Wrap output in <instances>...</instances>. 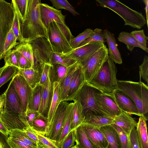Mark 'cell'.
I'll list each match as a JSON object with an SVG mask.
<instances>
[{"mask_svg": "<svg viewBox=\"0 0 148 148\" xmlns=\"http://www.w3.org/2000/svg\"><path fill=\"white\" fill-rule=\"evenodd\" d=\"M40 9L42 21L47 28L49 25L53 21L64 26H67L65 22L66 15L62 14L61 10L41 3L40 4Z\"/></svg>", "mask_w": 148, "mask_h": 148, "instance_id": "2e32d148", "label": "cell"}, {"mask_svg": "<svg viewBox=\"0 0 148 148\" xmlns=\"http://www.w3.org/2000/svg\"><path fill=\"white\" fill-rule=\"evenodd\" d=\"M11 4L17 11L20 22H23L26 15L27 0H12Z\"/></svg>", "mask_w": 148, "mask_h": 148, "instance_id": "8d00e7d4", "label": "cell"}, {"mask_svg": "<svg viewBox=\"0 0 148 148\" xmlns=\"http://www.w3.org/2000/svg\"><path fill=\"white\" fill-rule=\"evenodd\" d=\"M103 32L105 37L106 41L108 47L109 57L116 64H122L123 62L121 55L117 47L118 45L114 34L107 29L104 30Z\"/></svg>", "mask_w": 148, "mask_h": 148, "instance_id": "7402d4cb", "label": "cell"}, {"mask_svg": "<svg viewBox=\"0 0 148 148\" xmlns=\"http://www.w3.org/2000/svg\"><path fill=\"white\" fill-rule=\"evenodd\" d=\"M31 127L34 131L45 136L49 129L47 118L39 114L33 121Z\"/></svg>", "mask_w": 148, "mask_h": 148, "instance_id": "1f68e13d", "label": "cell"}, {"mask_svg": "<svg viewBox=\"0 0 148 148\" xmlns=\"http://www.w3.org/2000/svg\"><path fill=\"white\" fill-rule=\"evenodd\" d=\"M28 123L31 127L33 121L39 114L38 111L27 109L25 112Z\"/></svg>", "mask_w": 148, "mask_h": 148, "instance_id": "6f0895ef", "label": "cell"}, {"mask_svg": "<svg viewBox=\"0 0 148 148\" xmlns=\"http://www.w3.org/2000/svg\"><path fill=\"white\" fill-rule=\"evenodd\" d=\"M93 31L94 32V34L84 40L78 47L83 46L89 43L95 42H101L105 44L106 42V38L102 32V29L96 28L94 29Z\"/></svg>", "mask_w": 148, "mask_h": 148, "instance_id": "7bdbcfd3", "label": "cell"}, {"mask_svg": "<svg viewBox=\"0 0 148 148\" xmlns=\"http://www.w3.org/2000/svg\"><path fill=\"white\" fill-rule=\"evenodd\" d=\"M94 33L93 30L91 29L88 28L86 29L83 32L79 34L71 40L70 45L71 47L73 49L78 47L83 42Z\"/></svg>", "mask_w": 148, "mask_h": 148, "instance_id": "ab89813d", "label": "cell"}, {"mask_svg": "<svg viewBox=\"0 0 148 148\" xmlns=\"http://www.w3.org/2000/svg\"><path fill=\"white\" fill-rule=\"evenodd\" d=\"M41 64L42 72L39 84L43 86L46 80L52 65L47 63H42Z\"/></svg>", "mask_w": 148, "mask_h": 148, "instance_id": "11a10c76", "label": "cell"}, {"mask_svg": "<svg viewBox=\"0 0 148 148\" xmlns=\"http://www.w3.org/2000/svg\"><path fill=\"white\" fill-rule=\"evenodd\" d=\"M113 120V118L107 116L89 114L84 116V121L82 124H88L100 128L101 127L112 124Z\"/></svg>", "mask_w": 148, "mask_h": 148, "instance_id": "d4e9b609", "label": "cell"}, {"mask_svg": "<svg viewBox=\"0 0 148 148\" xmlns=\"http://www.w3.org/2000/svg\"><path fill=\"white\" fill-rule=\"evenodd\" d=\"M9 132L29 145L35 147H39L38 144L32 140L24 131L15 129L10 130Z\"/></svg>", "mask_w": 148, "mask_h": 148, "instance_id": "bcb514c9", "label": "cell"}, {"mask_svg": "<svg viewBox=\"0 0 148 148\" xmlns=\"http://www.w3.org/2000/svg\"><path fill=\"white\" fill-rule=\"evenodd\" d=\"M86 82L82 67L80 64L75 71L72 78L65 101L67 102L73 100Z\"/></svg>", "mask_w": 148, "mask_h": 148, "instance_id": "d6986e66", "label": "cell"}, {"mask_svg": "<svg viewBox=\"0 0 148 148\" xmlns=\"http://www.w3.org/2000/svg\"><path fill=\"white\" fill-rule=\"evenodd\" d=\"M5 92L0 95V113L2 112L3 110L5 103Z\"/></svg>", "mask_w": 148, "mask_h": 148, "instance_id": "94428289", "label": "cell"}, {"mask_svg": "<svg viewBox=\"0 0 148 148\" xmlns=\"http://www.w3.org/2000/svg\"><path fill=\"white\" fill-rule=\"evenodd\" d=\"M24 132L32 140L38 144V139L37 136L35 132L30 126L28 127Z\"/></svg>", "mask_w": 148, "mask_h": 148, "instance_id": "680465c9", "label": "cell"}, {"mask_svg": "<svg viewBox=\"0 0 148 148\" xmlns=\"http://www.w3.org/2000/svg\"><path fill=\"white\" fill-rule=\"evenodd\" d=\"M73 102L70 103L69 109L54 143L59 147L66 136L69 133L72 116Z\"/></svg>", "mask_w": 148, "mask_h": 148, "instance_id": "f1b7e54d", "label": "cell"}, {"mask_svg": "<svg viewBox=\"0 0 148 148\" xmlns=\"http://www.w3.org/2000/svg\"><path fill=\"white\" fill-rule=\"evenodd\" d=\"M40 0H27V12L24 21L20 22L21 34L23 42L30 43L40 38L49 40L47 29L41 20Z\"/></svg>", "mask_w": 148, "mask_h": 148, "instance_id": "6da1fadb", "label": "cell"}, {"mask_svg": "<svg viewBox=\"0 0 148 148\" xmlns=\"http://www.w3.org/2000/svg\"><path fill=\"white\" fill-rule=\"evenodd\" d=\"M3 58L6 66H14L19 69L15 51L13 49L7 52L4 55Z\"/></svg>", "mask_w": 148, "mask_h": 148, "instance_id": "f907efd6", "label": "cell"}, {"mask_svg": "<svg viewBox=\"0 0 148 148\" xmlns=\"http://www.w3.org/2000/svg\"><path fill=\"white\" fill-rule=\"evenodd\" d=\"M0 120L9 131L17 129L25 131L30 126L27 118L4 110L0 113Z\"/></svg>", "mask_w": 148, "mask_h": 148, "instance_id": "5bb4252c", "label": "cell"}, {"mask_svg": "<svg viewBox=\"0 0 148 148\" xmlns=\"http://www.w3.org/2000/svg\"><path fill=\"white\" fill-rule=\"evenodd\" d=\"M84 132L95 148H107L108 142L99 128L86 124H82Z\"/></svg>", "mask_w": 148, "mask_h": 148, "instance_id": "ac0fdd59", "label": "cell"}, {"mask_svg": "<svg viewBox=\"0 0 148 148\" xmlns=\"http://www.w3.org/2000/svg\"><path fill=\"white\" fill-rule=\"evenodd\" d=\"M99 5L108 8L119 15L124 25L134 28L141 29L146 23L141 12L133 10L117 0H96Z\"/></svg>", "mask_w": 148, "mask_h": 148, "instance_id": "3957f363", "label": "cell"}, {"mask_svg": "<svg viewBox=\"0 0 148 148\" xmlns=\"http://www.w3.org/2000/svg\"><path fill=\"white\" fill-rule=\"evenodd\" d=\"M97 90L86 82L73 99L79 101L84 116L89 114L108 116L101 111L97 104L94 95Z\"/></svg>", "mask_w": 148, "mask_h": 148, "instance_id": "8992f818", "label": "cell"}, {"mask_svg": "<svg viewBox=\"0 0 148 148\" xmlns=\"http://www.w3.org/2000/svg\"><path fill=\"white\" fill-rule=\"evenodd\" d=\"M13 8L14 10V14L12 29L17 38V40L19 43H21L23 42V41L21 32L20 20L17 11L15 9Z\"/></svg>", "mask_w": 148, "mask_h": 148, "instance_id": "c3c4849f", "label": "cell"}, {"mask_svg": "<svg viewBox=\"0 0 148 148\" xmlns=\"http://www.w3.org/2000/svg\"><path fill=\"white\" fill-rule=\"evenodd\" d=\"M5 92L6 97L3 110L27 118L25 112L22 109L12 80Z\"/></svg>", "mask_w": 148, "mask_h": 148, "instance_id": "9a60e30c", "label": "cell"}, {"mask_svg": "<svg viewBox=\"0 0 148 148\" xmlns=\"http://www.w3.org/2000/svg\"><path fill=\"white\" fill-rule=\"evenodd\" d=\"M112 95L116 103L122 111L130 114L140 116L136 104L128 96L117 89Z\"/></svg>", "mask_w": 148, "mask_h": 148, "instance_id": "e0dca14e", "label": "cell"}, {"mask_svg": "<svg viewBox=\"0 0 148 148\" xmlns=\"http://www.w3.org/2000/svg\"><path fill=\"white\" fill-rule=\"evenodd\" d=\"M80 64L77 63L59 83L61 101H65L70 82L74 73Z\"/></svg>", "mask_w": 148, "mask_h": 148, "instance_id": "836d02e7", "label": "cell"}, {"mask_svg": "<svg viewBox=\"0 0 148 148\" xmlns=\"http://www.w3.org/2000/svg\"><path fill=\"white\" fill-rule=\"evenodd\" d=\"M74 130L70 132L66 136L60 148H71L75 145Z\"/></svg>", "mask_w": 148, "mask_h": 148, "instance_id": "f5cc1de1", "label": "cell"}, {"mask_svg": "<svg viewBox=\"0 0 148 148\" xmlns=\"http://www.w3.org/2000/svg\"><path fill=\"white\" fill-rule=\"evenodd\" d=\"M112 124L119 127L130 137L132 130L136 127L137 123L131 114L122 111L121 114L113 118Z\"/></svg>", "mask_w": 148, "mask_h": 148, "instance_id": "603a6c76", "label": "cell"}, {"mask_svg": "<svg viewBox=\"0 0 148 148\" xmlns=\"http://www.w3.org/2000/svg\"><path fill=\"white\" fill-rule=\"evenodd\" d=\"M14 11L11 3L0 0V56L3 58L4 46L8 34L12 28Z\"/></svg>", "mask_w": 148, "mask_h": 148, "instance_id": "52a82bcc", "label": "cell"}, {"mask_svg": "<svg viewBox=\"0 0 148 148\" xmlns=\"http://www.w3.org/2000/svg\"><path fill=\"white\" fill-rule=\"evenodd\" d=\"M130 139L133 148H140L136 127L132 130L130 134Z\"/></svg>", "mask_w": 148, "mask_h": 148, "instance_id": "9f6ffc18", "label": "cell"}, {"mask_svg": "<svg viewBox=\"0 0 148 148\" xmlns=\"http://www.w3.org/2000/svg\"><path fill=\"white\" fill-rule=\"evenodd\" d=\"M50 1L53 5V7H55L57 10H66L70 12L74 16L79 14L66 0H51Z\"/></svg>", "mask_w": 148, "mask_h": 148, "instance_id": "b9f144b4", "label": "cell"}, {"mask_svg": "<svg viewBox=\"0 0 148 148\" xmlns=\"http://www.w3.org/2000/svg\"><path fill=\"white\" fill-rule=\"evenodd\" d=\"M2 58H3L2 57L0 56V60Z\"/></svg>", "mask_w": 148, "mask_h": 148, "instance_id": "003e7915", "label": "cell"}, {"mask_svg": "<svg viewBox=\"0 0 148 148\" xmlns=\"http://www.w3.org/2000/svg\"><path fill=\"white\" fill-rule=\"evenodd\" d=\"M140 76L148 84V57L145 55L142 63L139 66Z\"/></svg>", "mask_w": 148, "mask_h": 148, "instance_id": "816d5d0a", "label": "cell"}, {"mask_svg": "<svg viewBox=\"0 0 148 148\" xmlns=\"http://www.w3.org/2000/svg\"><path fill=\"white\" fill-rule=\"evenodd\" d=\"M105 45L101 42H93L73 49L67 53L62 54L63 56L73 60L82 66L94 54Z\"/></svg>", "mask_w": 148, "mask_h": 148, "instance_id": "9c48e42d", "label": "cell"}, {"mask_svg": "<svg viewBox=\"0 0 148 148\" xmlns=\"http://www.w3.org/2000/svg\"><path fill=\"white\" fill-rule=\"evenodd\" d=\"M99 129L108 141L107 148H121L119 134L111 124L101 127Z\"/></svg>", "mask_w": 148, "mask_h": 148, "instance_id": "cb8c5ba5", "label": "cell"}, {"mask_svg": "<svg viewBox=\"0 0 148 148\" xmlns=\"http://www.w3.org/2000/svg\"><path fill=\"white\" fill-rule=\"evenodd\" d=\"M73 101V104L69 132L75 130L82 124L84 118L79 101L76 99H74Z\"/></svg>", "mask_w": 148, "mask_h": 148, "instance_id": "83f0119b", "label": "cell"}, {"mask_svg": "<svg viewBox=\"0 0 148 148\" xmlns=\"http://www.w3.org/2000/svg\"><path fill=\"white\" fill-rule=\"evenodd\" d=\"M5 145V144L4 143L3 140L0 134V148H7L6 147Z\"/></svg>", "mask_w": 148, "mask_h": 148, "instance_id": "be15d7a7", "label": "cell"}, {"mask_svg": "<svg viewBox=\"0 0 148 148\" xmlns=\"http://www.w3.org/2000/svg\"><path fill=\"white\" fill-rule=\"evenodd\" d=\"M77 63V62L68 67L59 64L52 65L49 74L51 81L53 83L55 82L59 83Z\"/></svg>", "mask_w": 148, "mask_h": 148, "instance_id": "4316f807", "label": "cell"}, {"mask_svg": "<svg viewBox=\"0 0 148 148\" xmlns=\"http://www.w3.org/2000/svg\"><path fill=\"white\" fill-rule=\"evenodd\" d=\"M111 125L117 131L120 138L121 148H133L129 137L119 127L114 124Z\"/></svg>", "mask_w": 148, "mask_h": 148, "instance_id": "681fc988", "label": "cell"}, {"mask_svg": "<svg viewBox=\"0 0 148 148\" xmlns=\"http://www.w3.org/2000/svg\"><path fill=\"white\" fill-rule=\"evenodd\" d=\"M130 33L142 48L143 50L148 53V49L147 47V42L148 38L145 35L144 30H134L132 32Z\"/></svg>", "mask_w": 148, "mask_h": 148, "instance_id": "f6af8a7d", "label": "cell"}, {"mask_svg": "<svg viewBox=\"0 0 148 148\" xmlns=\"http://www.w3.org/2000/svg\"><path fill=\"white\" fill-rule=\"evenodd\" d=\"M61 102L59 84L58 82H54L53 83V97L47 116L49 126L56 111Z\"/></svg>", "mask_w": 148, "mask_h": 148, "instance_id": "f546056e", "label": "cell"}, {"mask_svg": "<svg viewBox=\"0 0 148 148\" xmlns=\"http://www.w3.org/2000/svg\"><path fill=\"white\" fill-rule=\"evenodd\" d=\"M117 69L114 63L108 57L96 76L86 83L105 93H112L116 89Z\"/></svg>", "mask_w": 148, "mask_h": 148, "instance_id": "277c9868", "label": "cell"}, {"mask_svg": "<svg viewBox=\"0 0 148 148\" xmlns=\"http://www.w3.org/2000/svg\"><path fill=\"white\" fill-rule=\"evenodd\" d=\"M42 72V64L35 63L33 68L26 69H18V73L22 76L32 88L39 84Z\"/></svg>", "mask_w": 148, "mask_h": 148, "instance_id": "44dd1931", "label": "cell"}, {"mask_svg": "<svg viewBox=\"0 0 148 148\" xmlns=\"http://www.w3.org/2000/svg\"><path fill=\"white\" fill-rule=\"evenodd\" d=\"M77 62L73 60L63 56L62 53L52 51L51 60V64L52 65L59 64L65 66H70Z\"/></svg>", "mask_w": 148, "mask_h": 148, "instance_id": "74e56055", "label": "cell"}, {"mask_svg": "<svg viewBox=\"0 0 148 148\" xmlns=\"http://www.w3.org/2000/svg\"><path fill=\"white\" fill-rule=\"evenodd\" d=\"M30 43L33 49L34 64L38 63L51 64L53 51L49 41L45 38H40L32 41Z\"/></svg>", "mask_w": 148, "mask_h": 148, "instance_id": "30bf717a", "label": "cell"}, {"mask_svg": "<svg viewBox=\"0 0 148 148\" xmlns=\"http://www.w3.org/2000/svg\"><path fill=\"white\" fill-rule=\"evenodd\" d=\"M12 80L22 109L25 112L31 95L32 88L24 78L18 73Z\"/></svg>", "mask_w": 148, "mask_h": 148, "instance_id": "4fadbf2b", "label": "cell"}, {"mask_svg": "<svg viewBox=\"0 0 148 148\" xmlns=\"http://www.w3.org/2000/svg\"><path fill=\"white\" fill-rule=\"evenodd\" d=\"M144 2L145 5V10L146 15V23L147 24V25L148 26V0H143V1Z\"/></svg>", "mask_w": 148, "mask_h": 148, "instance_id": "6125c7cd", "label": "cell"}, {"mask_svg": "<svg viewBox=\"0 0 148 148\" xmlns=\"http://www.w3.org/2000/svg\"><path fill=\"white\" fill-rule=\"evenodd\" d=\"M34 132L37 136L38 144L40 148H60L54 141L47 138L45 135Z\"/></svg>", "mask_w": 148, "mask_h": 148, "instance_id": "7dc6e473", "label": "cell"}, {"mask_svg": "<svg viewBox=\"0 0 148 148\" xmlns=\"http://www.w3.org/2000/svg\"><path fill=\"white\" fill-rule=\"evenodd\" d=\"M17 38L11 28L8 34L5 41L3 57L5 53L12 50L19 44V42H17Z\"/></svg>", "mask_w": 148, "mask_h": 148, "instance_id": "ee69618b", "label": "cell"}, {"mask_svg": "<svg viewBox=\"0 0 148 148\" xmlns=\"http://www.w3.org/2000/svg\"><path fill=\"white\" fill-rule=\"evenodd\" d=\"M6 141L10 148H40L29 145L9 132Z\"/></svg>", "mask_w": 148, "mask_h": 148, "instance_id": "60d3db41", "label": "cell"}, {"mask_svg": "<svg viewBox=\"0 0 148 148\" xmlns=\"http://www.w3.org/2000/svg\"><path fill=\"white\" fill-rule=\"evenodd\" d=\"M116 89L130 98L136 106L140 116L148 119V87L140 79L138 82L118 80Z\"/></svg>", "mask_w": 148, "mask_h": 148, "instance_id": "7a4b0ae2", "label": "cell"}, {"mask_svg": "<svg viewBox=\"0 0 148 148\" xmlns=\"http://www.w3.org/2000/svg\"><path fill=\"white\" fill-rule=\"evenodd\" d=\"M18 69L14 66H6L0 76V88L18 73Z\"/></svg>", "mask_w": 148, "mask_h": 148, "instance_id": "f35d334b", "label": "cell"}, {"mask_svg": "<svg viewBox=\"0 0 148 148\" xmlns=\"http://www.w3.org/2000/svg\"><path fill=\"white\" fill-rule=\"evenodd\" d=\"M47 29L48 41L53 52L64 54L73 49L66 34L56 22H51Z\"/></svg>", "mask_w": 148, "mask_h": 148, "instance_id": "5b68a950", "label": "cell"}, {"mask_svg": "<svg viewBox=\"0 0 148 148\" xmlns=\"http://www.w3.org/2000/svg\"><path fill=\"white\" fill-rule=\"evenodd\" d=\"M49 74V72L42 86V100L38 111L40 114L47 118L53 95V83L51 80Z\"/></svg>", "mask_w": 148, "mask_h": 148, "instance_id": "ffe728a7", "label": "cell"}, {"mask_svg": "<svg viewBox=\"0 0 148 148\" xmlns=\"http://www.w3.org/2000/svg\"><path fill=\"white\" fill-rule=\"evenodd\" d=\"M94 97L98 106L108 116L113 118L121 113L122 111L116 103L112 93H105L98 90Z\"/></svg>", "mask_w": 148, "mask_h": 148, "instance_id": "7c38bea8", "label": "cell"}, {"mask_svg": "<svg viewBox=\"0 0 148 148\" xmlns=\"http://www.w3.org/2000/svg\"><path fill=\"white\" fill-rule=\"evenodd\" d=\"M70 103L61 101L59 104L49 126V131L45 136L55 142L68 112Z\"/></svg>", "mask_w": 148, "mask_h": 148, "instance_id": "8fae6325", "label": "cell"}, {"mask_svg": "<svg viewBox=\"0 0 148 148\" xmlns=\"http://www.w3.org/2000/svg\"><path fill=\"white\" fill-rule=\"evenodd\" d=\"M7 66L6 65H4L2 67L0 68V76L3 71L4 69H5V67Z\"/></svg>", "mask_w": 148, "mask_h": 148, "instance_id": "e7e4bbea", "label": "cell"}, {"mask_svg": "<svg viewBox=\"0 0 148 148\" xmlns=\"http://www.w3.org/2000/svg\"><path fill=\"white\" fill-rule=\"evenodd\" d=\"M109 57L108 49L105 45L94 54L82 66L86 82H90L99 72Z\"/></svg>", "mask_w": 148, "mask_h": 148, "instance_id": "ba28073f", "label": "cell"}, {"mask_svg": "<svg viewBox=\"0 0 148 148\" xmlns=\"http://www.w3.org/2000/svg\"><path fill=\"white\" fill-rule=\"evenodd\" d=\"M42 86L39 84L32 88L27 109L38 111L42 100Z\"/></svg>", "mask_w": 148, "mask_h": 148, "instance_id": "4dcf8cb0", "label": "cell"}, {"mask_svg": "<svg viewBox=\"0 0 148 148\" xmlns=\"http://www.w3.org/2000/svg\"><path fill=\"white\" fill-rule=\"evenodd\" d=\"M71 148H79L78 146L76 144L72 147Z\"/></svg>", "mask_w": 148, "mask_h": 148, "instance_id": "03108f58", "label": "cell"}, {"mask_svg": "<svg viewBox=\"0 0 148 148\" xmlns=\"http://www.w3.org/2000/svg\"><path fill=\"white\" fill-rule=\"evenodd\" d=\"M13 49L19 52L26 58L31 63L33 67L34 60L33 48L31 43L25 42L19 43Z\"/></svg>", "mask_w": 148, "mask_h": 148, "instance_id": "e575fe53", "label": "cell"}, {"mask_svg": "<svg viewBox=\"0 0 148 148\" xmlns=\"http://www.w3.org/2000/svg\"><path fill=\"white\" fill-rule=\"evenodd\" d=\"M9 132V131L0 120V133L7 138L8 136Z\"/></svg>", "mask_w": 148, "mask_h": 148, "instance_id": "91938a15", "label": "cell"}, {"mask_svg": "<svg viewBox=\"0 0 148 148\" xmlns=\"http://www.w3.org/2000/svg\"><path fill=\"white\" fill-rule=\"evenodd\" d=\"M117 39L120 42L126 44L127 49L131 52L135 47H138L143 49L142 48L130 33L122 32L119 34Z\"/></svg>", "mask_w": 148, "mask_h": 148, "instance_id": "d590c367", "label": "cell"}, {"mask_svg": "<svg viewBox=\"0 0 148 148\" xmlns=\"http://www.w3.org/2000/svg\"><path fill=\"white\" fill-rule=\"evenodd\" d=\"M147 119L144 116H139L136 130L140 148H148Z\"/></svg>", "mask_w": 148, "mask_h": 148, "instance_id": "484cf974", "label": "cell"}, {"mask_svg": "<svg viewBox=\"0 0 148 148\" xmlns=\"http://www.w3.org/2000/svg\"><path fill=\"white\" fill-rule=\"evenodd\" d=\"M75 142L79 148H95L87 137L82 125L74 130Z\"/></svg>", "mask_w": 148, "mask_h": 148, "instance_id": "d6a6232c", "label": "cell"}, {"mask_svg": "<svg viewBox=\"0 0 148 148\" xmlns=\"http://www.w3.org/2000/svg\"><path fill=\"white\" fill-rule=\"evenodd\" d=\"M14 51L19 69H26L33 68L31 63L26 58L19 52Z\"/></svg>", "mask_w": 148, "mask_h": 148, "instance_id": "db71d44e", "label": "cell"}]
</instances>
